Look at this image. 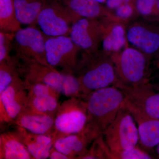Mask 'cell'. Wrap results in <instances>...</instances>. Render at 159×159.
Here are the masks:
<instances>
[{
	"mask_svg": "<svg viewBox=\"0 0 159 159\" xmlns=\"http://www.w3.org/2000/svg\"><path fill=\"white\" fill-rule=\"evenodd\" d=\"M146 61L140 51L125 49L115 64L118 82L116 85L134 87L145 84Z\"/></svg>",
	"mask_w": 159,
	"mask_h": 159,
	"instance_id": "cell-9",
	"label": "cell"
},
{
	"mask_svg": "<svg viewBox=\"0 0 159 159\" xmlns=\"http://www.w3.org/2000/svg\"><path fill=\"white\" fill-rule=\"evenodd\" d=\"M138 125L139 141L143 147L152 148L159 144V120L153 119L125 102Z\"/></svg>",
	"mask_w": 159,
	"mask_h": 159,
	"instance_id": "cell-15",
	"label": "cell"
},
{
	"mask_svg": "<svg viewBox=\"0 0 159 159\" xmlns=\"http://www.w3.org/2000/svg\"><path fill=\"white\" fill-rule=\"evenodd\" d=\"M125 40L124 28L121 25H116L103 39L102 48L107 52L119 51L125 45Z\"/></svg>",
	"mask_w": 159,
	"mask_h": 159,
	"instance_id": "cell-24",
	"label": "cell"
},
{
	"mask_svg": "<svg viewBox=\"0 0 159 159\" xmlns=\"http://www.w3.org/2000/svg\"><path fill=\"white\" fill-rule=\"evenodd\" d=\"M20 29L13 0H0V30L15 33Z\"/></svg>",
	"mask_w": 159,
	"mask_h": 159,
	"instance_id": "cell-22",
	"label": "cell"
},
{
	"mask_svg": "<svg viewBox=\"0 0 159 159\" xmlns=\"http://www.w3.org/2000/svg\"><path fill=\"white\" fill-rule=\"evenodd\" d=\"M86 103L83 98L71 97L61 103L54 121L52 137L57 139L81 131L87 124Z\"/></svg>",
	"mask_w": 159,
	"mask_h": 159,
	"instance_id": "cell-5",
	"label": "cell"
},
{
	"mask_svg": "<svg viewBox=\"0 0 159 159\" xmlns=\"http://www.w3.org/2000/svg\"><path fill=\"white\" fill-rule=\"evenodd\" d=\"M122 3H124V4H128L130 0H122Z\"/></svg>",
	"mask_w": 159,
	"mask_h": 159,
	"instance_id": "cell-33",
	"label": "cell"
},
{
	"mask_svg": "<svg viewBox=\"0 0 159 159\" xmlns=\"http://www.w3.org/2000/svg\"><path fill=\"white\" fill-rule=\"evenodd\" d=\"M125 94V102L148 116L159 120V93L146 84L136 86L117 85Z\"/></svg>",
	"mask_w": 159,
	"mask_h": 159,
	"instance_id": "cell-12",
	"label": "cell"
},
{
	"mask_svg": "<svg viewBox=\"0 0 159 159\" xmlns=\"http://www.w3.org/2000/svg\"><path fill=\"white\" fill-rule=\"evenodd\" d=\"M28 96V109L55 117L61 103V94L44 84L24 81Z\"/></svg>",
	"mask_w": 159,
	"mask_h": 159,
	"instance_id": "cell-11",
	"label": "cell"
},
{
	"mask_svg": "<svg viewBox=\"0 0 159 159\" xmlns=\"http://www.w3.org/2000/svg\"><path fill=\"white\" fill-rule=\"evenodd\" d=\"M148 153L138 147H135L129 150L123 151L113 154V159H152Z\"/></svg>",
	"mask_w": 159,
	"mask_h": 159,
	"instance_id": "cell-27",
	"label": "cell"
},
{
	"mask_svg": "<svg viewBox=\"0 0 159 159\" xmlns=\"http://www.w3.org/2000/svg\"><path fill=\"white\" fill-rule=\"evenodd\" d=\"M0 159H33L16 130L0 134Z\"/></svg>",
	"mask_w": 159,
	"mask_h": 159,
	"instance_id": "cell-18",
	"label": "cell"
},
{
	"mask_svg": "<svg viewBox=\"0 0 159 159\" xmlns=\"http://www.w3.org/2000/svg\"><path fill=\"white\" fill-rule=\"evenodd\" d=\"M15 130L25 145L33 159L49 158L54 141L51 136L32 133L16 125Z\"/></svg>",
	"mask_w": 159,
	"mask_h": 159,
	"instance_id": "cell-17",
	"label": "cell"
},
{
	"mask_svg": "<svg viewBox=\"0 0 159 159\" xmlns=\"http://www.w3.org/2000/svg\"><path fill=\"white\" fill-rule=\"evenodd\" d=\"M126 37L133 46L146 54H152L159 48V34L142 26L132 27L128 30Z\"/></svg>",
	"mask_w": 159,
	"mask_h": 159,
	"instance_id": "cell-19",
	"label": "cell"
},
{
	"mask_svg": "<svg viewBox=\"0 0 159 159\" xmlns=\"http://www.w3.org/2000/svg\"><path fill=\"white\" fill-rule=\"evenodd\" d=\"M17 59L20 77L25 82L44 84L69 98H83L81 85L74 73L59 72L34 61Z\"/></svg>",
	"mask_w": 159,
	"mask_h": 159,
	"instance_id": "cell-1",
	"label": "cell"
},
{
	"mask_svg": "<svg viewBox=\"0 0 159 159\" xmlns=\"http://www.w3.org/2000/svg\"><path fill=\"white\" fill-rule=\"evenodd\" d=\"M50 159H73L71 157L65 154L52 147L50 150L49 158Z\"/></svg>",
	"mask_w": 159,
	"mask_h": 159,
	"instance_id": "cell-30",
	"label": "cell"
},
{
	"mask_svg": "<svg viewBox=\"0 0 159 159\" xmlns=\"http://www.w3.org/2000/svg\"><path fill=\"white\" fill-rule=\"evenodd\" d=\"M45 37V49L49 64L56 69L59 67L63 72L74 73L78 61L77 55L80 48L69 36Z\"/></svg>",
	"mask_w": 159,
	"mask_h": 159,
	"instance_id": "cell-8",
	"label": "cell"
},
{
	"mask_svg": "<svg viewBox=\"0 0 159 159\" xmlns=\"http://www.w3.org/2000/svg\"><path fill=\"white\" fill-rule=\"evenodd\" d=\"M94 1H96V2H98L99 3H103L106 1L107 0H94Z\"/></svg>",
	"mask_w": 159,
	"mask_h": 159,
	"instance_id": "cell-32",
	"label": "cell"
},
{
	"mask_svg": "<svg viewBox=\"0 0 159 159\" xmlns=\"http://www.w3.org/2000/svg\"><path fill=\"white\" fill-rule=\"evenodd\" d=\"M157 0H137L136 6L139 13L143 16H148L152 11Z\"/></svg>",
	"mask_w": 159,
	"mask_h": 159,
	"instance_id": "cell-28",
	"label": "cell"
},
{
	"mask_svg": "<svg viewBox=\"0 0 159 159\" xmlns=\"http://www.w3.org/2000/svg\"><path fill=\"white\" fill-rule=\"evenodd\" d=\"M28 92L20 77H16L0 94V123L13 124L17 117L28 108Z\"/></svg>",
	"mask_w": 159,
	"mask_h": 159,
	"instance_id": "cell-10",
	"label": "cell"
},
{
	"mask_svg": "<svg viewBox=\"0 0 159 159\" xmlns=\"http://www.w3.org/2000/svg\"><path fill=\"white\" fill-rule=\"evenodd\" d=\"M18 77L20 76L18 60L15 56L9 60L0 62V94Z\"/></svg>",
	"mask_w": 159,
	"mask_h": 159,
	"instance_id": "cell-23",
	"label": "cell"
},
{
	"mask_svg": "<svg viewBox=\"0 0 159 159\" xmlns=\"http://www.w3.org/2000/svg\"><path fill=\"white\" fill-rule=\"evenodd\" d=\"M100 135L94 129L86 125L80 132L56 140L53 147L73 159H79L87 152L94 140Z\"/></svg>",
	"mask_w": 159,
	"mask_h": 159,
	"instance_id": "cell-14",
	"label": "cell"
},
{
	"mask_svg": "<svg viewBox=\"0 0 159 159\" xmlns=\"http://www.w3.org/2000/svg\"><path fill=\"white\" fill-rule=\"evenodd\" d=\"M113 159V157L103 135H101L94 140L87 152L79 159Z\"/></svg>",
	"mask_w": 159,
	"mask_h": 159,
	"instance_id": "cell-25",
	"label": "cell"
},
{
	"mask_svg": "<svg viewBox=\"0 0 159 159\" xmlns=\"http://www.w3.org/2000/svg\"><path fill=\"white\" fill-rule=\"evenodd\" d=\"M102 135L112 157L113 154L129 150L137 146L139 141V130L125 102Z\"/></svg>",
	"mask_w": 159,
	"mask_h": 159,
	"instance_id": "cell-4",
	"label": "cell"
},
{
	"mask_svg": "<svg viewBox=\"0 0 159 159\" xmlns=\"http://www.w3.org/2000/svg\"><path fill=\"white\" fill-rule=\"evenodd\" d=\"M156 5L158 9L159 10V0H157L156 2Z\"/></svg>",
	"mask_w": 159,
	"mask_h": 159,
	"instance_id": "cell-35",
	"label": "cell"
},
{
	"mask_svg": "<svg viewBox=\"0 0 159 159\" xmlns=\"http://www.w3.org/2000/svg\"><path fill=\"white\" fill-rule=\"evenodd\" d=\"M15 33L0 31V62L11 59L10 52L12 49Z\"/></svg>",
	"mask_w": 159,
	"mask_h": 159,
	"instance_id": "cell-26",
	"label": "cell"
},
{
	"mask_svg": "<svg viewBox=\"0 0 159 159\" xmlns=\"http://www.w3.org/2000/svg\"><path fill=\"white\" fill-rule=\"evenodd\" d=\"M83 99L87 109V125L102 135L116 116L125 102V96L120 88L115 85L92 92Z\"/></svg>",
	"mask_w": 159,
	"mask_h": 159,
	"instance_id": "cell-2",
	"label": "cell"
},
{
	"mask_svg": "<svg viewBox=\"0 0 159 159\" xmlns=\"http://www.w3.org/2000/svg\"><path fill=\"white\" fill-rule=\"evenodd\" d=\"M133 13L132 8L128 4H124L116 10V15L119 18L125 19L130 17Z\"/></svg>",
	"mask_w": 159,
	"mask_h": 159,
	"instance_id": "cell-29",
	"label": "cell"
},
{
	"mask_svg": "<svg viewBox=\"0 0 159 159\" xmlns=\"http://www.w3.org/2000/svg\"><path fill=\"white\" fill-rule=\"evenodd\" d=\"M80 18L56 0H45L36 24L47 36H69L72 25Z\"/></svg>",
	"mask_w": 159,
	"mask_h": 159,
	"instance_id": "cell-6",
	"label": "cell"
},
{
	"mask_svg": "<svg viewBox=\"0 0 159 159\" xmlns=\"http://www.w3.org/2000/svg\"><path fill=\"white\" fill-rule=\"evenodd\" d=\"M100 26L95 19L80 18L72 25L69 36L86 53L96 51L101 35Z\"/></svg>",
	"mask_w": 159,
	"mask_h": 159,
	"instance_id": "cell-13",
	"label": "cell"
},
{
	"mask_svg": "<svg viewBox=\"0 0 159 159\" xmlns=\"http://www.w3.org/2000/svg\"><path fill=\"white\" fill-rule=\"evenodd\" d=\"M157 147L156 151H157V153L159 155V144H158V145H157Z\"/></svg>",
	"mask_w": 159,
	"mask_h": 159,
	"instance_id": "cell-34",
	"label": "cell"
},
{
	"mask_svg": "<svg viewBox=\"0 0 159 159\" xmlns=\"http://www.w3.org/2000/svg\"><path fill=\"white\" fill-rule=\"evenodd\" d=\"M45 0H13L18 20L22 25H34Z\"/></svg>",
	"mask_w": 159,
	"mask_h": 159,
	"instance_id": "cell-20",
	"label": "cell"
},
{
	"mask_svg": "<svg viewBox=\"0 0 159 159\" xmlns=\"http://www.w3.org/2000/svg\"><path fill=\"white\" fill-rule=\"evenodd\" d=\"M81 85L84 98L92 92L118 82L113 61L96 53H86L77 63L74 73Z\"/></svg>",
	"mask_w": 159,
	"mask_h": 159,
	"instance_id": "cell-3",
	"label": "cell"
},
{
	"mask_svg": "<svg viewBox=\"0 0 159 159\" xmlns=\"http://www.w3.org/2000/svg\"><path fill=\"white\" fill-rule=\"evenodd\" d=\"M12 49L18 59L34 61L53 67L47 61L45 34L34 25L21 28L15 33Z\"/></svg>",
	"mask_w": 159,
	"mask_h": 159,
	"instance_id": "cell-7",
	"label": "cell"
},
{
	"mask_svg": "<svg viewBox=\"0 0 159 159\" xmlns=\"http://www.w3.org/2000/svg\"><path fill=\"white\" fill-rule=\"evenodd\" d=\"M81 17L96 19L102 13L100 3L94 0H56Z\"/></svg>",
	"mask_w": 159,
	"mask_h": 159,
	"instance_id": "cell-21",
	"label": "cell"
},
{
	"mask_svg": "<svg viewBox=\"0 0 159 159\" xmlns=\"http://www.w3.org/2000/svg\"><path fill=\"white\" fill-rule=\"evenodd\" d=\"M122 0H107L106 5L111 9H116L119 8L122 4Z\"/></svg>",
	"mask_w": 159,
	"mask_h": 159,
	"instance_id": "cell-31",
	"label": "cell"
},
{
	"mask_svg": "<svg viewBox=\"0 0 159 159\" xmlns=\"http://www.w3.org/2000/svg\"><path fill=\"white\" fill-rule=\"evenodd\" d=\"M54 116L27 109L20 114L13 124L32 133L52 137L54 130Z\"/></svg>",
	"mask_w": 159,
	"mask_h": 159,
	"instance_id": "cell-16",
	"label": "cell"
}]
</instances>
